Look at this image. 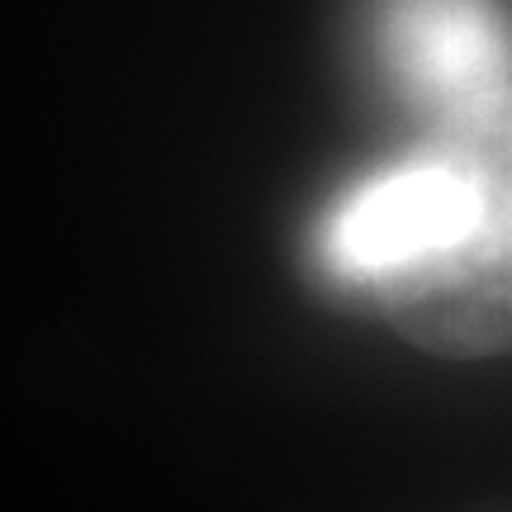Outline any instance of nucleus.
<instances>
[{
	"label": "nucleus",
	"instance_id": "1",
	"mask_svg": "<svg viewBox=\"0 0 512 512\" xmlns=\"http://www.w3.org/2000/svg\"><path fill=\"white\" fill-rule=\"evenodd\" d=\"M437 152L475 181L484 219L470 238L389 275L361 299L437 356L512 351V91L437 114Z\"/></svg>",
	"mask_w": 512,
	"mask_h": 512
},
{
	"label": "nucleus",
	"instance_id": "2",
	"mask_svg": "<svg viewBox=\"0 0 512 512\" xmlns=\"http://www.w3.org/2000/svg\"><path fill=\"white\" fill-rule=\"evenodd\" d=\"M479 219L484 195L475 181L432 147L427 157L351 185L318 223L313 256L328 285L366 299L389 275L470 238Z\"/></svg>",
	"mask_w": 512,
	"mask_h": 512
},
{
	"label": "nucleus",
	"instance_id": "3",
	"mask_svg": "<svg viewBox=\"0 0 512 512\" xmlns=\"http://www.w3.org/2000/svg\"><path fill=\"white\" fill-rule=\"evenodd\" d=\"M375 34L399 86L437 114L512 86V34L498 0H380Z\"/></svg>",
	"mask_w": 512,
	"mask_h": 512
}]
</instances>
